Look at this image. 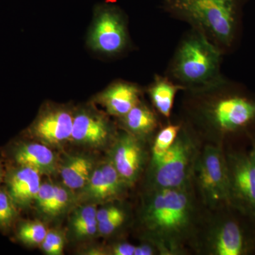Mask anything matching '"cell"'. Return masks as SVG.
Here are the masks:
<instances>
[{"label": "cell", "instance_id": "cell-22", "mask_svg": "<svg viewBox=\"0 0 255 255\" xmlns=\"http://www.w3.org/2000/svg\"><path fill=\"white\" fill-rule=\"evenodd\" d=\"M48 231L39 221H27L21 223L18 228V239L27 246H38L44 241Z\"/></svg>", "mask_w": 255, "mask_h": 255}, {"label": "cell", "instance_id": "cell-8", "mask_svg": "<svg viewBox=\"0 0 255 255\" xmlns=\"http://www.w3.org/2000/svg\"><path fill=\"white\" fill-rule=\"evenodd\" d=\"M231 206L255 219V157L252 151L226 155Z\"/></svg>", "mask_w": 255, "mask_h": 255}, {"label": "cell", "instance_id": "cell-12", "mask_svg": "<svg viewBox=\"0 0 255 255\" xmlns=\"http://www.w3.org/2000/svg\"><path fill=\"white\" fill-rule=\"evenodd\" d=\"M110 160L126 185L133 184L141 173L145 153L140 138L125 132L115 137Z\"/></svg>", "mask_w": 255, "mask_h": 255}, {"label": "cell", "instance_id": "cell-16", "mask_svg": "<svg viewBox=\"0 0 255 255\" xmlns=\"http://www.w3.org/2000/svg\"><path fill=\"white\" fill-rule=\"evenodd\" d=\"M18 165L31 167L41 174H51L56 167V157L46 145L26 142L18 145L13 152Z\"/></svg>", "mask_w": 255, "mask_h": 255}, {"label": "cell", "instance_id": "cell-1", "mask_svg": "<svg viewBox=\"0 0 255 255\" xmlns=\"http://www.w3.org/2000/svg\"><path fill=\"white\" fill-rule=\"evenodd\" d=\"M189 114L198 124L219 135L255 131V95L232 80L198 92L184 91Z\"/></svg>", "mask_w": 255, "mask_h": 255}, {"label": "cell", "instance_id": "cell-32", "mask_svg": "<svg viewBox=\"0 0 255 255\" xmlns=\"http://www.w3.org/2000/svg\"><path fill=\"white\" fill-rule=\"evenodd\" d=\"M2 179H3L2 166H1V162H0V184H1V182H2Z\"/></svg>", "mask_w": 255, "mask_h": 255}, {"label": "cell", "instance_id": "cell-7", "mask_svg": "<svg viewBox=\"0 0 255 255\" xmlns=\"http://www.w3.org/2000/svg\"><path fill=\"white\" fill-rule=\"evenodd\" d=\"M194 172L201 195L208 205L231 206L227 160L221 147L206 146L198 157Z\"/></svg>", "mask_w": 255, "mask_h": 255}, {"label": "cell", "instance_id": "cell-27", "mask_svg": "<svg viewBox=\"0 0 255 255\" xmlns=\"http://www.w3.org/2000/svg\"><path fill=\"white\" fill-rule=\"evenodd\" d=\"M125 220V213L121 211L104 222L98 223V232L102 236H110L123 225Z\"/></svg>", "mask_w": 255, "mask_h": 255}, {"label": "cell", "instance_id": "cell-29", "mask_svg": "<svg viewBox=\"0 0 255 255\" xmlns=\"http://www.w3.org/2000/svg\"><path fill=\"white\" fill-rule=\"evenodd\" d=\"M135 248L129 243H119L113 246L111 253L114 255H134Z\"/></svg>", "mask_w": 255, "mask_h": 255}, {"label": "cell", "instance_id": "cell-26", "mask_svg": "<svg viewBox=\"0 0 255 255\" xmlns=\"http://www.w3.org/2000/svg\"><path fill=\"white\" fill-rule=\"evenodd\" d=\"M63 237L60 233L55 231H50L47 233L44 241L42 242V249L50 255H60L63 254L64 248Z\"/></svg>", "mask_w": 255, "mask_h": 255}, {"label": "cell", "instance_id": "cell-21", "mask_svg": "<svg viewBox=\"0 0 255 255\" xmlns=\"http://www.w3.org/2000/svg\"><path fill=\"white\" fill-rule=\"evenodd\" d=\"M182 124H169L162 128L156 135L152 149L150 168L154 167L175 141Z\"/></svg>", "mask_w": 255, "mask_h": 255}, {"label": "cell", "instance_id": "cell-18", "mask_svg": "<svg viewBox=\"0 0 255 255\" xmlns=\"http://www.w3.org/2000/svg\"><path fill=\"white\" fill-rule=\"evenodd\" d=\"M179 92H184V89L165 75H155L146 90L154 110L166 119L171 117L174 100Z\"/></svg>", "mask_w": 255, "mask_h": 255}, {"label": "cell", "instance_id": "cell-23", "mask_svg": "<svg viewBox=\"0 0 255 255\" xmlns=\"http://www.w3.org/2000/svg\"><path fill=\"white\" fill-rule=\"evenodd\" d=\"M17 208L8 191L0 189V229L11 227L17 217Z\"/></svg>", "mask_w": 255, "mask_h": 255}, {"label": "cell", "instance_id": "cell-17", "mask_svg": "<svg viewBox=\"0 0 255 255\" xmlns=\"http://www.w3.org/2000/svg\"><path fill=\"white\" fill-rule=\"evenodd\" d=\"M119 121L126 132L140 139L149 136L159 127L157 112L142 100Z\"/></svg>", "mask_w": 255, "mask_h": 255}, {"label": "cell", "instance_id": "cell-11", "mask_svg": "<svg viewBox=\"0 0 255 255\" xmlns=\"http://www.w3.org/2000/svg\"><path fill=\"white\" fill-rule=\"evenodd\" d=\"M74 114L62 106L50 107L42 111L30 128V132L43 143L60 145L71 139Z\"/></svg>", "mask_w": 255, "mask_h": 255}, {"label": "cell", "instance_id": "cell-30", "mask_svg": "<svg viewBox=\"0 0 255 255\" xmlns=\"http://www.w3.org/2000/svg\"><path fill=\"white\" fill-rule=\"evenodd\" d=\"M157 247L153 245L142 244L136 246L134 255H152L155 254V249Z\"/></svg>", "mask_w": 255, "mask_h": 255}, {"label": "cell", "instance_id": "cell-20", "mask_svg": "<svg viewBox=\"0 0 255 255\" xmlns=\"http://www.w3.org/2000/svg\"><path fill=\"white\" fill-rule=\"evenodd\" d=\"M97 213V208L92 204L75 211L72 218L71 226L77 238H90L98 231Z\"/></svg>", "mask_w": 255, "mask_h": 255}, {"label": "cell", "instance_id": "cell-15", "mask_svg": "<svg viewBox=\"0 0 255 255\" xmlns=\"http://www.w3.org/2000/svg\"><path fill=\"white\" fill-rule=\"evenodd\" d=\"M18 166L6 176V191L18 208H26L36 200L41 174L31 167Z\"/></svg>", "mask_w": 255, "mask_h": 255}, {"label": "cell", "instance_id": "cell-9", "mask_svg": "<svg viewBox=\"0 0 255 255\" xmlns=\"http://www.w3.org/2000/svg\"><path fill=\"white\" fill-rule=\"evenodd\" d=\"M210 252L216 255H247L255 253V230L236 217L223 219L209 240Z\"/></svg>", "mask_w": 255, "mask_h": 255}, {"label": "cell", "instance_id": "cell-6", "mask_svg": "<svg viewBox=\"0 0 255 255\" xmlns=\"http://www.w3.org/2000/svg\"><path fill=\"white\" fill-rule=\"evenodd\" d=\"M87 41L94 51L107 56H116L128 49L127 18L120 7L112 4L97 6Z\"/></svg>", "mask_w": 255, "mask_h": 255}, {"label": "cell", "instance_id": "cell-25", "mask_svg": "<svg viewBox=\"0 0 255 255\" xmlns=\"http://www.w3.org/2000/svg\"><path fill=\"white\" fill-rule=\"evenodd\" d=\"M55 195L52 205L50 216H57L63 212L72 201V195L68 188L64 186L54 185Z\"/></svg>", "mask_w": 255, "mask_h": 255}, {"label": "cell", "instance_id": "cell-10", "mask_svg": "<svg viewBox=\"0 0 255 255\" xmlns=\"http://www.w3.org/2000/svg\"><path fill=\"white\" fill-rule=\"evenodd\" d=\"M115 128L110 119L93 109H80L74 114L71 139L75 143L100 148L115 138Z\"/></svg>", "mask_w": 255, "mask_h": 255}, {"label": "cell", "instance_id": "cell-24", "mask_svg": "<svg viewBox=\"0 0 255 255\" xmlns=\"http://www.w3.org/2000/svg\"><path fill=\"white\" fill-rule=\"evenodd\" d=\"M54 185L52 183L46 182L41 184L37 194L36 202L37 207L43 214L50 216L52 205L54 200Z\"/></svg>", "mask_w": 255, "mask_h": 255}, {"label": "cell", "instance_id": "cell-3", "mask_svg": "<svg viewBox=\"0 0 255 255\" xmlns=\"http://www.w3.org/2000/svg\"><path fill=\"white\" fill-rule=\"evenodd\" d=\"M223 55L200 32L190 28L182 36L164 75L184 91L207 90L226 79Z\"/></svg>", "mask_w": 255, "mask_h": 255}, {"label": "cell", "instance_id": "cell-4", "mask_svg": "<svg viewBox=\"0 0 255 255\" xmlns=\"http://www.w3.org/2000/svg\"><path fill=\"white\" fill-rule=\"evenodd\" d=\"M194 206L187 188L154 189L142 213V222L154 244L164 253L177 251L193 222Z\"/></svg>", "mask_w": 255, "mask_h": 255}, {"label": "cell", "instance_id": "cell-19", "mask_svg": "<svg viewBox=\"0 0 255 255\" xmlns=\"http://www.w3.org/2000/svg\"><path fill=\"white\" fill-rule=\"evenodd\" d=\"M93 159L86 155L70 156L60 167L64 185L71 190L82 189L87 185L95 169Z\"/></svg>", "mask_w": 255, "mask_h": 255}, {"label": "cell", "instance_id": "cell-13", "mask_svg": "<svg viewBox=\"0 0 255 255\" xmlns=\"http://www.w3.org/2000/svg\"><path fill=\"white\" fill-rule=\"evenodd\" d=\"M143 90L132 82L117 80L109 85L97 100L112 117L122 118L141 100Z\"/></svg>", "mask_w": 255, "mask_h": 255}, {"label": "cell", "instance_id": "cell-28", "mask_svg": "<svg viewBox=\"0 0 255 255\" xmlns=\"http://www.w3.org/2000/svg\"><path fill=\"white\" fill-rule=\"evenodd\" d=\"M121 211H122V210L115 206H109L97 210V221H98V223L104 222L109 218L112 217L114 215L118 214Z\"/></svg>", "mask_w": 255, "mask_h": 255}, {"label": "cell", "instance_id": "cell-5", "mask_svg": "<svg viewBox=\"0 0 255 255\" xmlns=\"http://www.w3.org/2000/svg\"><path fill=\"white\" fill-rule=\"evenodd\" d=\"M196 143L189 126L182 124V128L170 148L150 168L153 190L188 187L198 158Z\"/></svg>", "mask_w": 255, "mask_h": 255}, {"label": "cell", "instance_id": "cell-2", "mask_svg": "<svg viewBox=\"0 0 255 255\" xmlns=\"http://www.w3.org/2000/svg\"><path fill=\"white\" fill-rule=\"evenodd\" d=\"M246 0H159L169 16L200 32L223 55L231 53L241 36Z\"/></svg>", "mask_w": 255, "mask_h": 255}, {"label": "cell", "instance_id": "cell-14", "mask_svg": "<svg viewBox=\"0 0 255 255\" xmlns=\"http://www.w3.org/2000/svg\"><path fill=\"white\" fill-rule=\"evenodd\" d=\"M126 186L109 159L100 167L94 169L87 185L82 190L83 196L87 199L106 201L120 196Z\"/></svg>", "mask_w": 255, "mask_h": 255}, {"label": "cell", "instance_id": "cell-31", "mask_svg": "<svg viewBox=\"0 0 255 255\" xmlns=\"http://www.w3.org/2000/svg\"><path fill=\"white\" fill-rule=\"evenodd\" d=\"M250 135H251L252 144V148L251 150L255 157V131L252 132V133H250Z\"/></svg>", "mask_w": 255, "mask_h": 255}]
</instances>
